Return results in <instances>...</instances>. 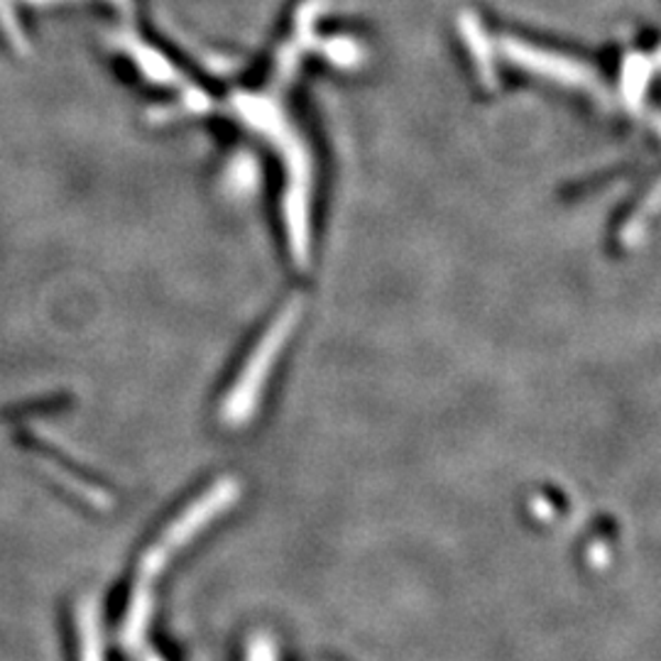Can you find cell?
Masks as SVG:
<instances>
[{
  "mask_svg": "<svg viewBox=\"0 0 661 661\" xmlns=\"http://www.w3.org/2000/svg\"><path fill=\"white\" fill-rule=\"evenodd\" d=\"M236 500H238L236 483L224 480L214 485V488L204 492L189 510H184L180 517H176L167 532L158 539V544H154L145 554V559L140 561L138 578H136V586H132L128 613L123 620V642L130 654L136 657L145 654V647H148L145 635L150 625L154 588H158L162 571L167 568L176 551L189 544L204 527L218 520V517L224 514Z\"/></svg>",
  "mask_w": 661,
  "mask_h": 661,
  "instance_id": "6da1fadb",
  "label": "cell"
}]
</instances>
